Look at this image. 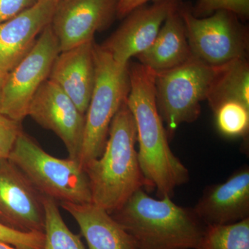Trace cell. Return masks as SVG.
I'll return each instance as SVG.
<instances>
[{
    "mask_svg": "<svg viewBox=\"0 0 249 249\" xmlns=\"http://www.w3.org/2000/svg\"><path fill=\"white\" fill-rule=\"evenodd\" d=\"M126 103L133 116L139 142L141 170L158 198H172L178 187L189 180V172L171 150L166 129L157 108L156 72L140 63L129 66Z\"/></svg>",
    "mask_w": 249,
    "mask_h": 249,
    "instance_id": "obj_1",
    "label": "cell"
},
{
    "mask_svg": "<svg viewBox=\"0 0 249 249\" xmlns=\"http://www.w3.org/2000/svg\"><path fill=\"white\" fill-rule=\"evenodd\" d=\"M137 142L135 121L125 101L111 121L102 155L83 165L91 203L108 213L120 209L138 190L151 191L141 170Z\"/></svg>",
    "mask_w": 249,
    "mask_h": 249,
    "instance_id": "obj_2",
    "label": "cell"
},
{
    "mask_svg": "<svg viewBox=\"0 0 249 249\" xmlns=\"http://www.w3.org/2000/svg\"><path fill=\"white\" fill-rule=\"evenodd\" d=\"M111 214L138 249H196L206 227L193 209L178 206L170 196L155 199L144 189Z\"/></svg>",
    "mask_w": 249,
    "mask_h": 249,
    "instance_id": "obj_3",
    "label": "cell"
},
{
    "mask_svg": "<svg viewBox=\"0 0 249 249\" xmlns=\"http://www.w3.org/2000/svg\"><path fill=\"white\" fill-rule=\"evenodd\" d=\"M9 160L44 196L60 202L91 203L89 181L79 162L53 157L24 132Z\"/></svg>",
    "mask_w": 249,
    "mask_h": 249,
    "instance_id": "obj_4",
    "label": "cell"
},
{
    "mask_svg": "<svg viewBox=\"0 0 249 249\" xmlns=\"http://www.w3.org/2000/svg\"><path fill=\"white\" fill-rule=\"evenodd\" d=\"M96 78L85 114L80 157L83 165L102 155L111 121L126 101L129 90L128 65L121 66L101 46L94 44Z\"/></svg>",
    "mask_w": 249,
    "mask_h": 249,
    "instance_id": "obj_5",
    "label": "cell"
},
{
    "mask_svg": "<svg viewBox=\"0 0 249 249\" xmlns=\"http://www.w3.org/2000/svg\"><path fill=\"white\" fill-rule=\"evenodd\" d=\"M218 68L193 55L179 66L156 73L157 108L168 138L180 124L194 122L200 115L201 103L207 99Z\"/></svg>",
    "mask_w": 249,
    "mask_h": 249,
    "instance_id": "obj_6",
    "label": "cell"
},
{
    "mask_svg": "<svg viewBox=\"0 0 249 249\" xmlns=\"http://www.w3.org/2000/svg\"><path fill=\"white\" fill-rule=\"evenodd\" d=\"M179 11L193 56L213 67L247 58L248 31L235 14L219 10L207 17L198 18L181 5Z\"/></svg>",
    "mask_w": 249,
    "mask_h": 249,
    "instance_id": "obj_7",
    "label": "cell"
},
{
    "mask_svg": "<svg viewBox=\"0 0 249 249\" xmlns=\"http://www.w3.org/2000/svg\"><path fill=\"white\" fill-rule=\"evenodd\" d=\"M59 53L58 39L50 24L41 33L29 53L6 75L0 113L19 122L27 117L29 105L48 79Z\"/></svg>",
    "mask_w": 249,
    "mask_h": 249,
    "instance_id": "obj_8",
    "label": "cell"
},
{
    "mask_svg": "<svg viewBox=\"0 0 249 249\" xmlns=\"http://www.w3.org/2000/svg\"><path fill=\"white\" fill-rule=\"evenodd\" d=\"M44 196L9 159L0 160V224L18 231L44 232Z\"/></svg>",
    "mask_w": 249,
    "mask_h": 249,
    "instance_id": "obj_9",
    "label": "cell"
},
{
    "mask_svg": "<svg viewBox=\"0 0 249 249\" xmlns=\"http://www.w3.org/2000/svg\"><path fill=\"white\" fill-rule=\"evenodd\" d=\"M27 116L56 134L65 144L69 158L80 163L85 114L58 85L45 80L33 98Z\"/></svg>",
    "mask_w": 249,
    "mask_h": 249,
    "instance_id": "obj_10",
    "label": "cell"
},
{
    "mask_svg": "<svg viewBox=\"0 0 249 249\" xmlns=\"http://www.w3.org/2000/svg\"><path fill=\"white\" fill-rule=\"evenodd\" d=\"M119 0H58L51 26L60 52L93 40L116 16Z\"/></svg>",
    "mask_w": 249,
    "mask_h": 249,
    "instance_id": "obj_11",
    "label": "cell"
},
{
    "mask_svg": "<svg viewBox=\"0 0 249 249\" xmlns=\"http://www.w3.org/2000/svg\"><path fill=\"white\" fill-rule=\"evenodd\" d=\"M179 4L178 0H160L137 8L103 45H100L121 66L145 52L153 43L170 13Z\"/></svg>",
    "mask_w": 249,
    "mask_h": 249,
    "instance_id": "obj_12",
    "label": "cell"
},
{
    "mask_svg": "<svg viewBox=\"0 0 249 249\" xmlns=\"http://www.w3.org/2000/svg\"><path fill=\"white\" fill-rule=\"evenodd\" d=\"M58 0H39L36 4L0 24V71L8 73L35 45L52 22Z\"/></svg>",
    "mask_w": 249,
    "mask_h": 249,
    "instance_id": "obj_13",
    "label": "cell"
},
{
    "mask_svg": "<svg viewBox=\"0 0 249 249\" xmlns=\"http://www.w3.org/2000/svg\"><path fill=\"white\" fill-rule=\"evenodd\" d=\"M193 212L205 226L232 224L249 217V168L205 189Z\"/></svg>",
    "mask_w": 249,
    "mask_h": 249,
    "instance_id": "obj_14",
    "label": "cell"
},
{
    "mask_svg": "<svg viewBox=\"0 0 249 249\" xmlns=\"http://www.w3.org/2000/svg\"><path fill=\"white\" fill-rule=\"evenodd\" d=\"M94 44L93 40H90L60 52L48 78L84 114L89 106L96 78Z\"/></svg>",
    "mask_w": 249,
    "mask_h": 249,
    "instance_id": "obj_15",
    "label": "cell"
},
{
    "mask_svg": "<svg viewBox=\"0 0 249 249\" xmlns=\"http://www.w3.org/2000/svg\"><path fill=\"white\" fill-rule=\"evenodd\" d=\"M61 205L76 220L88 249H138L132 236L97 205L71 202Z\"/></svg>",
    "mask_w": 249,
    "mask_h": 249,
    "instance_id": "obj_16",
    "label": "cell"
},
{
    "mask_svg": "<svg viewBox=\"0 0 249 249\" xmlns=\"http://www.w3.org/2000/svg\"><path fill=\"white\" fill-rule=\"evenodd\" d=\"M179 6L168 15L150 47L136 56L156 73L179 66L193 56Z\"/></svg>",
    "mask_w": 249,
    "mask_h": 249,
    "instance_id": "obj_17",
    "label": "cell"
},
{
    "mask_svg": "<svg viewBox=\"0 0 249 249\" xmlns=\"http://www.w3.org/2000/svg\"><path fill=\"white\" fill-rule=\"evenodd\" d=\"M212 110L221 103L238 101L249 106V65L247 58L219 66L207 98Z\"/></svg>",
    "mask_w": 249,
    "mask_h": 249,
    "instance_id": "obj_18",
    "label": "cell"
},
{
    "mask_svg": "<svg viewBox=\"0 0 249 249\" xmlns=\"http://www.w3.org/2000/svg\"><path fill=\"white\" fill-rule=\"evenodd\" d=\"M45 244L43 249H86L79 235L73 233L62 217L56 201L44 196Z\"/></svg>",
    "mask_w": 249,
    "mask_h": 249,
    "instance_id": "obj_19",
    "label": "cell"
},
{
    "mask_svg": "<svg viewBox=\"0 0 249 249\" xmlns=\"http://www.w3.org/2000/svg\"><path fill=\"white\" fill-rule=\"evenodd\" d=\"M196 249H249V217L232 224L206 226Z\"/></svg>",
    "mask_w": 249,
    "mask_h": 249,
    "instance_id": "obj_20",
    "label": "cell"
},
{
    "mask_svg": "<svg viewBox=\"0 0 249 249\" xmlns=\"http://www.w3.org/2000/svg\"><path fill=\"white\" fill-rule=\"evenodd\" d=\"M218 130L225 137H245L249 130V106L238 101L221 103L213 109Z\"/></svg>",
    "mask_w": 249,
    "mask_h": 249,
    "instance_id": "obj_21",
    "label": "cell"
},
{
    "mask_svg": "<svg viewBox=\"0 0 249 249\" xmlns=\"http://www.w3.org/2000/svg\"><path fill=\"white\" fill-rule=\"evenodd\" d=\"M219 10H227L240 19H247L249 16V0H199L191 11L196 17L204 18Z\"/></svg>",
    "mask_w": 249,
    "mask_h": 249,
    "instance_id": "obj_22",
    "label": "cell"
},
{
    "mask_svg": "<svg viewBox=\"0 0 249 249\" xmlns=\"http://www.w3.org/2000/svg\"><path fill=\"white\" fill-rule=\"evenodd\" d=\"M0 242L19 249H43L45 233L18 231L0 224Z\"/></svg>",
    "mask_w": 249,
    "mask_h": 249,
    "instance_id": "obj_23",
    "label": "cell"
},
{
    "mask_svg": "<svg viewBox=\"0 0 249 249\" xmlns=\"http://www.w3.org/2000/svg\"><path fill=\"white\" fill-rule=\"evenodd\" d=\"M21 122L0 113V160H8L20 134Z\"/></svg>",
    "mask_w": 249,
    "mask_h": 249,
    "instance_id": "obj_24",
    "label": "cell"
},
{
    "mask_svg": "<svg viewBox=\"0 0 249 249\" xmlns=\"http://www.w3.org/2000/svg\"><path fill=\"white\" fill-rule=\"evenodd\" d=\"M39 0H0V24L34 6Z\"/></svg>",
    "mask_w": 249,
    "mask_h": 249,
    "instance_id": "obj_25",
    "label": "cell"
},
{
    "mask_svg": "<svg viewBox=\"0 0 249 249\" xmlns=\"http://www.w3.org/2000/svg\"><path fill=\"white\" fill-rule=\"evenodd\" d=\"M151 1H157L160 0H119L116 8V17L119 19L124 18L134 10Z\"/></svg>",
    "mask_w": 249,
    "mask_h": 249,
    "instance_id": "obj_26",
    "label": "cell"
},
{
    "mask_svg": "<svg viewBox=\"0 0 249 249\" xmlns=\"http://www.w3.org/2000/svg\"><path fill=\"white\" fill-rule=\"evenodd\" d=\"M6 75H7V73L0 71V103H1V96H2L3 89H4Z\"/></svg>",
    "mask_w": 249,
    "mask_h": 249,
    "instance_id": "obj_27",
    "label": "cell"
},
{
    "mask_svg": "<svg viewBox=\"0 0 249 249\" xmlns=\"http://www.w3.org/2000/svg\"><path fill=\"white\" fill-rule=\"evenodd\" d=\"M0 249H19L16 248L14 246L10 245L5 242H0Z\"/></svg>",
    "mask_w": 249,
    "mask_h": 249,
    "instance_id": "obj_28",
    "label": "cell"
}]
</instances>
